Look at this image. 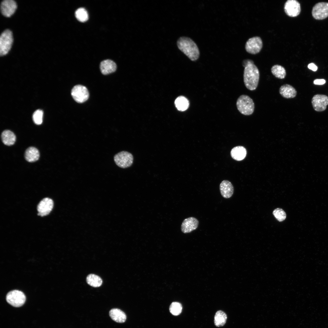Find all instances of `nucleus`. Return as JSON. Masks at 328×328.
Listing matches in <instances>:
<instances>
[{
    "instance_id": "nucleus-1",
    "label": "nucleus",
    "mask_w": 328,
    "mask_h": 328,
    "mask_svg": "<svg viewBox=\"0 0 328 328\" xmlns=\"http://www.w3.org/2000/svg\"><path fill=\"white\" fill-rule=\"evenodd\" d=\"M242 65L244 67L243 80L246 87L252 91L257 88L260 78V73L253 61L250 59L244 60Z\"/></svg>"
},
{
    "instance_id": "nucleus-2",
    "label": "nucleus",
    "mask_w": 328,
    "mask_h": 328,
    "mask_svg": "<svg viewBox=\"0 0 328 328\" xmlns=\"http://www.w3.org/2000/svg\"><path fill=\"white\" fill-rule=\"evenodd\" d=\"M177 45L179 49L191 60L195 61L199 58L200 52L198 48L190 38L181 37L177 41Z\"/></svg>"
},
{
    "instance_id": "nucleus-3",
    "label": "nucleus",
    "mask_w": 328,
    "mask_h": 328,
    "mask_svg": "<svg viewBox=\"0 0 328 328\" xmlns=\"http://www.w3.org/2000/svg\"><path fill=\"white\" fill-rule=\"evenodd\" d=\"M236 105L238 111L243 115H250L254 112V103L252 98L247 95L240 96L237 99Z\"/></svg>"
},
{
    "instance_id": "nucleus-4",
    "label": "nucleus",
    "mask_w": 328,
    "mask_h": 328,
    "mask_svg": "<svg viewBox=\"0 0 328 328\" xmlns=\"http://www.w3.org/2000/svg\"><path fill=\"white\" fill-rule=\"evenodd\" d=\"M12 32L9 29L5 30L0 37V55L3 56L6 54L10 50L13 42Z\"/></svg>"
},
{
    "instance_id": "nucleus-5",
    "label": "nucleus",
    "mask_w": 328,
    "mask_h": 328,
    "mask_svg": "<svg viewBox=\"0 0 328 328\" xmlns=\"http://www.w3.org/2000/svg\"><path fill=\"white\" fill-rule=\"evenodd\" d=\"M6 299L9 304L14 307H18L24 304L26 297L22 291L15 290L9 292L6 295Z\"/></svg>"
},
{
    "instance_id": "nucleus-6",
    "label": "nucleus",
    "mask_w": 328,
    "mask_h": 328,
    "mask_svg": "<svg viewBox=\"0 0 328 328\" xmlns=\"http://www.w3.org/2000/svg\"><path fill=\"white\" fill-rule=\"evenodd\" d=\"M114 161L119 167L123 168L131 166L133 162V158L132 155L126 151H122L115 155Z\"/></svg>"
},
{
    "instance_id": "nucleus-7",
    "label": "nucleus",
    "mask_w": 328,
    "mask_h": 328,
    "mask_svg": "<svg viewBox=\"0 0 328 328\" xmlns=\"http://www.w3.org/2000/svg\"><path fill=\"white\" fill-rule=\"evenodd\" d=\"M71 94L74 100L80 103L85 102L89 97V93L87 88L80 85H75L73 87Z\"/></svg>"
},
{
    "instance_id": "nucleus-8",
    "label": "nucleus",
    "mask_w": 328,
    "mask_h": 328,
    "mask_svg": "<svg viewBox=\"0 0 328 328\" xmlns=\"http://www.w3.org/2000/svg\"><path fill=\"white\" fill-rule=\"evenodd\" d=\"M313 17L316 20H322L328 17V2H319L313 7L312 11Z\"/></svg>"
},
{
    "instance_id": "nucleus-9",
    "label": "nucleus",
    "mask_w": 328,
    "mask_h": 328,
    "mask_svg": "<svg viewBox=\"0 0 328 328\" xmlns=\"http://www.w3.org/2000/svg\"><path fill=\"white\" fill-rule=\"evenodd\" d=\"M262 45V42L261 38L255 36L248 40L245 44V48L248 53L255 54L260 52Z\"/></svg>"
},
{
    "instance_id": "nucleus-10",
    "label": "nucleus",
    "mask_w": 328,
    "mask_h": 328,
    "mask_svg": "<svg viewBox=\"0 0 328 328\" xmlns=\"http://www.w3.org/2000/svg\"><path fill=\"white\" fill-rule=\"evenodd\" d=\"M311 103L315 111H323L326 110L328 105V96L324 94H315L312 99Z\"/></svg>"
},
{
    "instance_id": "nucleus-11",
    "label": "nucleus",
    "mask_w": 328,
    "mask_h": 328,
    "mask_svg": "<svg viewBox=\"0 0 328 328\" xmlns=\"http://www.w3.org/2000/svg\"><path fill=\"white\" fill-rule=\"evenodd\" d=\"M284 10L289 16L295 17L299 15L301 12L299 2L296 0H288L285 4Z\"/></svg>"
},
{
    "instance_id": "nucleus-12",
    "label": "nucleus",
    "mask_w": 328,
    "mask_h": 328,
    "mask_svg": "<svg viewBox=\"0 0 328 328\" xmlns=\"http://www.w3.org/2000/svg\"><path fill=\"white\" fill-rule=\"evenodd\" d=\"M53 205V201L52 199L49 198H44L37 206L38 215L41 216L47 215L52 210Z\"/></svg>"
},
{
    "instance_id": "nucleus-13",
    "label": "nucleus",
    "mask_w": 328,
    "mask_h": 328,
    "mask_svg": "<svg viewBox=\"0 0 328 328\" xmlns=\"http://www.w3.org/2000/svg\"><path fill=\"white\" fill-rule=\"evenodd\" d=\"M17 7L16 3L14 1L5 0L1 3V12L4 16L9 17L15 12Z\"/></svg>"
},
{
    "instance_id": "nucleus-14",
    "label": "nucleus",
    "mask_w": 328,
    "mask_h": 328,
    "mask_svg": "<svg viewBox=\"0 0 328 328\" xmlns=\"http://www.w3.org/2000/svg\"><path fill=\"white\" fill-rule=\"evenodd\" d=\"M199 221L196 218L191 217L185 219L181 225V231L184 233H190L196 230L198 226Z\"/></svg>"
},
{
    "instance_id": "nucleus-15",
    "label": "nucleus",
    "mask_w": 328,
    "mask_h": 328,
    "mask_svg": "<svg viewBox=\"0 0 328 328\" xmlns=\"http://www.w3.org/2000/svg\"><path fill=\"white\" fill-rule=\"evenodd\" d=\"M220 190L222 196L225 198H230L234 193L233 186L231 183L227 180H224L221 183Z\"/></svg>"
},
{
    "instance_id": "nucleus-16",
    "label": "nucleus",
    "mask_w": 328,
    "mask_h": 328,
    "mask_svg": "<svg viewBox=\"0 0 328 328\" xmlns=\"http://www.w3.org/2000/svg\"><path fill=\"white\" fill-rule=\"evenodd\" d=\"M280 95L284 98L287 99L295 97L297 95V91L292 85L285 84L282 85L279 89Z\"/></svg>"
},
{
    "instance_id": "nucleus-17",
    "label": "nucleus",
    "mask_w": 328,
    "mask_h": 328,
    "mask_svg": "<svg viewBox=\"0 0 328 328\" xmlns=\"http://www.w3.org/2000/svg\"><path fill=\"white\" fill-rule=\"evenodd\" d=\"M117 68L116 63L113 61L106 60L102 61L100 64V69L104 75H107L115 71Z\"/></svg>"
},
{
    "instance_id": "nucleus-18",
    "label": "nucleus",
    "mask_w": 328,
    "mask_h": 328,
    "mask_svg": "<svg viewBox=\"0 0 328 328\" xmlns=\"http://www.w3.org/2000/svg\"><path fill=\"white\" fill-rule=\"evenodd\" d=\"M109 314L111 319L117 323H124L126 319V316L125 313L120 309L117 308L111 309L109 311Z\"/></svg>"
},
{
    "instance_id": "nucleus-19",
    "label": "nucleus",
    "mask_w": 328,
    "mask_h": 328,
    "mask_svg": "<svg viewBox=\"0 0 328 328\" xmlns=\"http://www.w3.org/2000/svg\"><path fill=\"white\" fill-rule=\"evenodd\" d=\"M247 153L246 149L242 146H237L233 148L231 152V157L237 161L243 160L245 157Z\"/></svg>"
},
{
    "instance_id": "nucleus-20",
    "label": "nucleus",
    "mask_w": 328,
    "mask_h": 328,
    "mask_svg": "<svg viewBox=\"0 0 328 328\" xmlns=\"http://www.w3.org/2000/svg\"><path fill=\"white\" fill-rule=\"evenodd\" d=\"M25 157L26 160L29 162H35L39 158V152L36 148L33 147H29L25 151Z\"/></svg>"
},
{
    "instance_id": "nucleus-21",
    "label": "nucleus",
    "mask_w": 328,
    "mask_h": 328,
    "mask_svg": "<svg viewBox=\"0 0 328 328\" xmlns=\"http://www.w3.org/2000/svg\"><path fill=\"white\" fill-rule=\"evenodd\" d=\"M1 137L3 143L8 146L13 145L16 140L15 135L9 130L4 131L2 133Z\"/></svg>"
},
{
    "instance_id": "nucleus-22",
    "label": "nucleus",
    "mask_w": 328,
    "mask_h": 328,
    "mask_svg": "<svg viewBox=\"0 0 328 328\" xmlns=\"http://www.w3.org/2000/svg\"><path fill=\"white\" fill-rule=\"evenodd\" d=\"M175 104L177 109L180 111L186 110L189 106V102L187 98L181 96L177 97L175 101Z\"/></svg>"
},
{
    "instance_id": "nucleus-23",
    "label": "nucleus",
    "mask_w": 328,
    "mask_h": 328,
    "mask_svg": "<svg viewBox=\"0 0 328 328\" xmlns=\"http://www.w3.org/2000/svg\"><path fill=\"white\" fill-rule=\"evenodd\" d=\"M271 71L272 74L275 77L281 79L285 78L286 75L285 68L279 65L276 64L273 66L271 69Z\"/></svg>"
},
{
    "instance_id": "nucleus-24",
    "label": "nucleus",
    "mask_w": 328,
    "mask_h": 328,
    "mask_svg": "<svg viewBox=\"0 0 328 328\" xmlns=\"http://www.w3.org/2000/svg\"><path fill=\"white\" fill-rule=\"evenodd\" d=\"M227 319V315L224 312L221 310L217 311L214 316L215 325L219 327L223 326L225 324Z\"/></svg>"
},
{
    "instance_id": "nucleus-25",
    "label": "nucleus",
    "mask_w": 328,
    "mask_h": 328,
    "mask_svg": "<svg viewBox=\"0 0 328 328\" xmlns=\"http://www.w3.org/2000/svg\"><path fill=\"white\" fill-rule=\"evenodd\" d=\"M86 281L89 285L94 287H100L102 283L101 278L98 276L94 274L89 275L87 277Z\"/></svg>"
},
{
    "instance_id": "nucleus-26",
    "label": "nucleus",
    "mask_w": 328,
    "mask_h": 328,
    "mask_svg": "<svg viewBox=\"0 0 328 328\" xmlns=\"http://www.w3.org/2000/svg\"><path fill=\"white\" fill-rule=\"evenodd\" d=\"M75 15L77 19L81 22L86 21L88 19L87 12L84 8L78 9L75 12Z\"/></svg>"
},
{
    "instance_id": "nucleus-27",
    "label": "nucleus",
    "mask_w": 328,
    "mask_h": 328,
    "mask_svg": "<svg viewBox=\"0 0 328 328\" xmlns=\"http://www.w3.org/2000/svg\"><path fill=\"white\" fill-rule=\"evenodd\" d=\"M169 309L170 312L174 316H177L181 313L182 307L180 303L173 302L170 305Z\"/></svg>"
},
{
    "instance_id": "nucleus-28",
    "label": "nucleus",
    "mask_w": 328,
    "mask_h": 328,
    "mask_svg": "<svg viewBox=\"0 0 328 328\" xmlns=\"http://www.w3.org/2000/svg\"><path fill=\"white\" fill-rule=\"evenodd\" d=\"M43 112L38 109L35 111L32 115V119L34 123L37 125L41 124L43 122Z\"/></svg>"
},
{
    "instance_id": "nucleus-29",
    "label": "nucleus",
    "mask_w": 328,
    "mask_h": 328,
    "mask_svg": "<svg viewBox=\"0 0 328 328\" xmlns=\"http://www.w3.org/2000/svg\"><path fill=\"white\" fill-rule=\"evenodd\" d=\"M273 214L275 218L280 222L284 220L286 217L285 213L281 208H277L275 209L273 211Z\"/></svg>"
},
{
    "instance_id": "nucleus-30",
    "label": "nucleus",
    "mask_w": 328,
    "mask_h": 328,
    "mask_svg": "<svg viewBox=\"0 0 328 328\" xmlns=\"http://www.w3.org/2000/svg\"><path fill=\"white\" fill-rule=\"evenodd\" d=\"M326 80L324 79H316L314 80L313 83L315 85H323L325 84Z\"/></svg>"
},
{
    "instance_id": "nucleus-31",
    "label": "nucleus",
    "mask_w": 328,
    "mask_h": 328,
    "mask_svg": "<svg viewBox=\"0 0 328 328\" xmlns=\"http://www.w3.org/2000/svg\"><path fill=\"white\" fill-rule=\"evenodd\" d=\"M308 67L309 69L314 71H316L318 69L317 66L313 63H311L309 64Z\"/></svg>"
}]
</instances>
